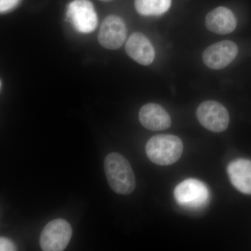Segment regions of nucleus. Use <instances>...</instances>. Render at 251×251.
Here are the masks:
<instances>
[{"instance_id": "nucleus-15", "label": "nucleus", "mask_w": 251, "mask_h": 251, "mask_svg": "<svg viewBox=\"0 0 251 251\" xmlns=\"http://www.w3.org/2000/svg\"><path fill=\"white\" fill-rule=\"evenodd\" d=\"M0 251H16V247L14 243L9 239L5 237L0 238Z\"/></svg>"}, {"instance_id": "nucleus-5", "label": "nucleus", "mask_w": 251, "mask_h": 251, "mask_svg": "<svg viewBox=\"0 0 251 251\" xmlns=\"http://www.w3.org/2000/svg\"><path fill=\"white\" fill-rule=\"evenodd\" d=\"M67 16L77 31L84 34L95 30L98 18L93 4L89 0H74L69 4Z\"/></svg>"}, {"instance_id": "nucleus-2", "label": "nucleus", "mask_w": 251, "mask_h": 251, "mask_svg": "<svg viewBox=\"0 0 251 251\" xmlns=\"http://www.w3.org/2000/svg\"><path fill=\"white\" fill-rule=\"evenodd\" d=\"M182 152V141L179 137L173 135H155L146 145L149 159L159 166H169L176 163Z\"/></svg>"}, {"instance_id": "nucleus-10", "label": "nucleus", "mask_w": 251, "mask_h": 251, "mask_svg": "<svg viewBox=\"0 0 251 251\" xmlns=\"http://www.w3.org/2000/svg\"><path fill=\"white\" fill-rule=\"evenodd\" d=\"M139 120L141 125L150 130H163L171 126V118L168 112L161 105L148 103L140 109Z\"/></svg>"}, {"instance_id": "nucleus-8", "label": "nucleus", "mask_w": 251, "mask_h": 251, "mask_svg": "<svg viewBox=\"0 0 251 251\" xmlns=\"http://www.w3.org/2000/svg\"><path fill=\"white\" fill-rule=\"evenodd\" d=\"M238 54L237 46L231 41L216 43L203 52L202 60L211 69H222L229 65Z\"/></svg>"}, {"instance_id": "nucleus-12", "label": "nucleus", "mask_w": 251, "mask_h": 251, "mask_svg": "<svg viewBox=\"0 0 251 251\" xmlns=\"http://www.w3.org/2000/svg\"><path fill=\"white\" fill-rule=\"evenodd\" d=\"M231 183L240 192L251 194V161L237 159L231 162L227 167Z\"/></svg>"}, {"instance_id": "nucleus-16", "label": "nucleus", "mask_w": 251, "mask_h": 251, "mask_svg": "<svg viewBox=\"0 0 251 251\" xmlns=\"http://www.w3.org/2000/svg\"><path fill=\"white\" fill-rule=\"evenodd\" d=\"M100 1H111V0H100Z\"/></svg>"}, {"instance_id": "nucleus-3", "label": "nucleus", "mask_w": 251, "mask_h": 251, "mask_svg": "<svg viewBox=\"0 0 251 251\" xmlns=\"http://www.w3.org/2000/svg\"><path fill=\"white\" fill-rule=\"evenodd\" d=\"M174 196L179 205L192 210L204 207L210 198L207 186L196 179H188L179 183L175 188Z\"/></svg>"}, {"instance_id": "nucleus-11", "label": "nucleus", "mask_w": 251, "mask_h": 251, "mask_svg": "<svg viewBox=\"0 0 251 251\" xmlns=\"http://www.w3.org/2000/svg\"><path fill=\"white\" fill-rule=\"evenodd\" d=\"M206 27L217 34H227L237 27V20L233 13L227 8L219 6L206 16Z\"/></svg>"}, {"instance_id": "nucleus-7", "label": "nucleus", "mask_w": 251, "mask_h": 251, "mask_svg": "<svg viewBox=\"0 0 251 251\" xmlns=\"http://www.w3.org/2000/svg\"><path fill=\"white\" fill-rule=\"evenodd\" d=\"M126 27L121 18L109 16L104 20L99 30V44L108 50L120 49L126 37Z\"/></svg>"}, {"instance_id": "nucleus-13", "label": "nucleus", "mask_w": 251, "mask_h": 251, "mask_svg": "<svg viewBox=\"0 0 251 251\" xmlns=\"http://www.w3.org/2000/svg\"><path fill=\"white\" fill-rule=\"evenodd\" d=\"M172 0H135V7L143 16H160L171 7Z\"/></svg>"}, {"instance_id": "nucleus-14", "label": "nucleus", "mask_w": 251, "mask_h": 251, "mask_svg": "<svg viewBox=\"0 0 251 251\" xmlns=\"http://www.w3.org/2000/svg\"><path fill=\"white\" fill-rule=\"evenodd\" d=\"M19 2L20 0H0V11L3 14L11 11L14 9Z\"/></svg>"}, {"instance_id": "nucleus-4", "label": "nucleus", "mask_w": 251, "mask_h": 251, "mask_svg": "<svg viewBox=\"0 0 251 251\" xmlns=\"http://www.w3.org/2000/svg\"><path fill=\"white\" fill-rule=\"evenodd\" d=\"M72 236V228L67 221L62 219L51 221L41 232V249L44 251H64Z\"/></svg>"}, {"instance_id": "nucleus-9", "label": "nucleus", "mask_w": 251, "mask_h": 251, "mask_svg": "<svg viewBox=\"0 0 251 251\" xmlns=\"http://www.w3.org/2000/svg\"><path fill=\"white\" fill-rule=\"evenodd\" d=\"M125 49L130 58L142 65H150L154 60L155 50L152 44L141 33H133L127 41Z\"/></svg>"}, {"instance_id": "nucleus-1", "label": "nucleus", "mask_w": 251, "mask_h": 251, "mask_svg": "<svg viewBox=\"0 0 251 251\" xmlns=\"http://www.w3.org/2000/svg\"><path fill=\"white\" fill-rule=\"evenodd\" d=\"M108 182L114 192L128 195L134 191L136 181L129 162L120 153H109L104 161Z\"/></svg>"}, {"instance_id": "nucleus-6", "label": "nucleus", "mask_w": 251, "mask_h": 251, "mask_svg": "<svg viewBox=\"0 0 251 251\" xmlns=\"http://www.w3.org/2000/svg\"><path fill=\"white\" fill-rule=\"evenodd\" d=\"M196 115L200 123L211 131L217 133L224 131L228 126V112L219 102L214 100L203 102L198 107Z\"/></svg>"}]
</instances>
